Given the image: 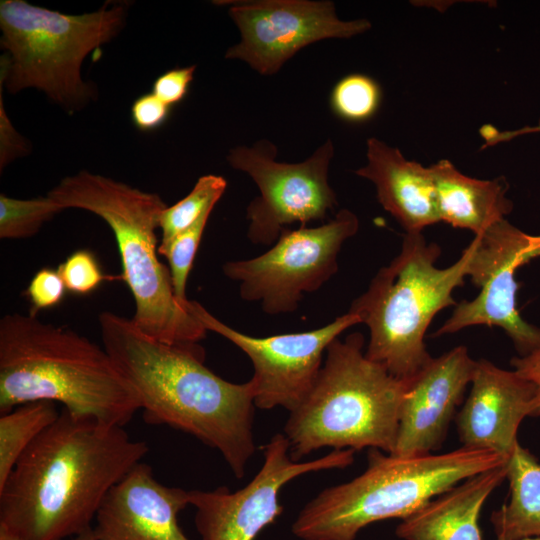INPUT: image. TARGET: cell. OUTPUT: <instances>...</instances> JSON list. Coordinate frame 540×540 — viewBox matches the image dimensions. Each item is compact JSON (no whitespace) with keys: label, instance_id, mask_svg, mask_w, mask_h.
<instances>
[{"label":"cell","instance_id":"35","mask_svg":"<svg viewBox=\"0 0 540 540\" xmlns=\"http://www.w3.org/2000/svg\"><path fill=\"white\" fill-rule=\"evenodd\" d=\"M73 540H98L94 534H93V531L92 529L84 534H81L79 536H76L75 539Z\"/></svg>","mask_w":540,"mask_h":540},{"label":"cell","instance_id":"14","mask_svg":"<svg viewBox=\"0 0 540 540\" xmlns=\"http://www.w3.org/2000/svg\"><path fill=\"white\" fill-rule=\"evenodd\" d=\"M240 41L225 58L247 63L263 76L276 74L304 47L332 38H351L371 28L367 19L341 20L331 1H226Z\"/></svg>","mask_w":540,"mask_h":540},{"label":"cell","instance_id":"8","mask_svg":"<svg viewBox=\"0 0 540 540\" xmlns=\"http://www.w3.org/2000/svg\"><path fill=\"white\" fill-rule=\"evenodd\" d=\"M129 4L105 3L95 12L70 15L23 0L0 2V83L17 93L35 88L67 112L94 99L82 79L84 59L124 26Z\"/></svg>","mask_w":540,"mask_h":540},{"label":"cell","instance_id":"33","mask_svg":"<svg viewBox=\"0 0 540 540\" xmlns=\"http://www.w3.org/2000/svg\"><path fill=\"white\" fill-rule=\"evenodd\" d=\"M535 132H540V122L535 127L527 126L518 130H514V131H499L493 126L488 125V124L484 125L480 129V135L485 140V144L482 146L483 148H485L486 146L495 145L500 142L509 141L523 134L535 133Z\"/></svg>","mask_w":540,"mask_h":540},{"label":"cell","instance_id":"28","mask_svg":"<svg viewBox=\"0 0 540 540\" xmlns=\"http://www.w3.org/2000/svg\"><path fill=\"white\" fill-rule=\"evenodd\" d=\"M66 286L57 270L42 268L29 282L26 296L31 304L30 314L37 315L40 310L55 307L62 302Z\"/></svg>","mask_w":540,"mask_h":540},{"label":"cell","instance_id":"32","mask_svg":"<svg viewBox=\"0 0 540 540\" xmlns=\"http://www.w3.org/2000/svg\"><path fill=\"white\" fill-rule=\"evenodd\" d=\"M515 371L532 382L536 388L535 415H540V350L511 360Z\"/></svg>","mask_w":540,"mask_h":540},{"label":"cell","instance_id":"18","mask_svg":"<svg viewBox=\"0 0 540 540\" xmlns=\"http://www.w3.org/2000/svg\"><path fill=\"white\" fill-rule=\"evenodd\" d=\"M366 158L356 175L374 184L379 203L406 233H422L440 222L429 167L375 137L367 140Z\"/></svg>","mask_w":540,"mask_h":540},{"label":"cell","instance_id":"30","mask_svg":"<svg viewBox=\"0 0 540 540\" xmlns=\"http://www.w3.org/2000/svg\"><path fill=\"white\" fill-rule=\"evenodd\" d=\"M196 66L171 69L157 77L152 93L169 106L181 102L188 93Z\"/></svg>","mask_w":540,"mask_h":540},{"label":"cell","instance_id":"26","mask_svg":"<svg viewBox=\"0 0 540 540\" xmlns=\"http://www.w3.org/2000/svg\"><path fill=\"white\" fill-rule=\"evenodd\" d=\"M211 212L205 213L195 224L175 236L164 245H159L158 253L167 259L174 294L186 307L187 280Z\"/></svg>","mask_w":540,"mask_h":540},{"label":"cell","instance_id":"13","mask_svg":"<svg viewBox=\"0 0 540 540\" xmlns=\"http://www.w3.org/2000/svg\"><path fill=\"white\" fill-rule=\"evenodd\" d=\"M264 462L243 488L189 491L195 508V525L202 540H255L282 513L279 494L288 482L310 472L342 469L354 461V450H333L307 462H295L282 433L275 434L263 448Z\"/></svg>","mask_w":540,"mask_h":540},{"label":"cell","instance_id":"15","mask_svg":"<svg viewBox=\"0 0 540 540\" xmlns=\"http://www.w3.org/2000/svg\"><path fill=\"white\" fill-rule=\"evenodd\" d=\"M475 368L476 361L469 356L467 348L457 346L439 357H432L406 381L391 455L417 457L440 448Z\"/></svg>","mask_w":540,"mask_h":540},{"label":"cell","instance_id":"22","mask_svg":"<svg viewBox=\"0 0 540 540\" xmlns=\"http://www.w3.org/2000/svg\"><path fill=\"white\" fill-rule=\"evenodd\" d=\"M52 401L21 404L0 416V488L32 442L59 417Z\"/></svg>","mask_w":540,"mask_h":540},{"label":"cell","instance_id":"27","mask_svg":"<svg viewBox=\"0 0 540 540\" xmlns=\"http://www.w3.org/2000/svg\"><path fill=\"white\" fill-rule=\"evenodd\" d=\"M66 289L73 294L87 295L105 279L95 255L88 250L71 253L57 268Z\"/></svg>","mask_w":540,"mask_h":540},{"label":"cell","instance_id":"5","mask_svg":"<svg viewBox=\"0 0 540 540\" xmlns=\"http://www.w3.org/2000/svg\"><path fill=\"white\" fill-rule=\"evenodd\" d=\"M363 348L360 332L328 346L312 389L284 427L293 461L324 447L393 453L406 382L367 358Z\"/></svg>","mask_w":540,"mask_h":540},{"label":"cell","instance_id":"1","mask_svg":"<svg viewBox=\"0 0 540 540\" xmlns=\"http://www.w3.org/2000/svg\"><path fill=\"white\" fill-rule=\"evenodd\" d=\"M148 451L122 426L62 408L0 488V524L22 540L84 534L111 488Z\"/></svg>","mask_w":540,"mask_h":540},{"label":"cell","instance_id":"2","mask_svg":"<svg viewBox=\"0 0 540 540\" xmlns=\"http://www.w3.org/2000/svg\"><path fill=\"white\" fill-rule=\"evenodd\" d=\"M98 321L103 347L137 393L146 422L195 436L242 478L256 450L251 382L233 383L212 372L199 343L158 341L113 312H102Z\"/></svg>","mask_w":540,"mask_h":540},{"label":"cell","instance_id":"31","mask_svg":"<svg viewBox=\"0 0 540 540\" xmlns=\"http://www.w3.org/2000/svg\"><path fill=\"white\" fill-rule=\"evenodd\" d=\"M29 142L20 135L7 116L0 87V169L30 153Z\"/></svg>","mask_w":540,"mask_h":540},{"label":"cell","instance_id":"19","mask_svg":"<svg viewBox=\"0 0 540 540\" xmlns=\"http://www.w3.org/2000/svg\"><path fill=\"white\" fill-rule=\"evenodd\" d=\"M506 464L469 477L435 497L402 520L397 536L404 540H482L480 512L492 491L506 479Z\"/></svg>","mask_w":540,"mask_h":540},{"label":"cell","instance_id":"21","mask_svg":"<svg viewBox=\"0 0 540 540\" xmlns=\"http://www.w3.org/2000/svg\"><path fill=\"white\" fill-rule=\"evenodd\" d=\"M506 469L510 499L490 519L497 539L540 537V462L518 442Z\"/></svg>","mask_w":540,"mask_h":540},{"label":"cell","instance_id":"7","mask_svg":"<svg viewBox=\"0 0 540 540\" xmlns=\"http://www.w3.org/2000/svg\"><path fill=\"white\" fill-rule=\"evenodd\" d=\"M440 254L422 233H406L399 254L379 269L348 310L369 329L366 357L404 382L432 359L424 342L427 328L438 312L457 305L453 291L465 284L468 246L446 268L435 265Z\"/></svg>","mask_w":540,"mask_h":540},{"label":"cell","instance_id":"34","mask_svg":"<svg viewBox=\"0 0 540 540\" xmlns=\"http://www.w3.org/2000/svg\"><path fill=\"white\" fill-rule=\"evenodd\" d=\"M0 540H22L4 525L0 524Z\"/></svg>","mask_w":540,"mask_h":540},{"label":"cell","instance_id":"20","mask_svg":"<svg viewBox=\"0 0 540 540\" xmlns=\"http://www.w3.org/2000/svg\"><path fill=\"white\" fill-rule=\"evenodd\" d=\"M440 221L467 229L475 236L505 219L513 208L506 197L504 177L475 179L461 173L449 160L429 166Z\"/></svg>","mask_w":540,"mask_h":540},{"label":"cell","instance_id":"17","mask_svg":"<svg viewBox=\"0 0 540 540\" xmlns=\"http://www.w3.org/2000/svg\"><path fill=\"white\" fill-rule=\"evenodd\" d=\"M472 387L457 416L463 446L488 449L509 459L524 417L535 415L536 388L519 373L476 361Z\"/></svg>","mask_w":540,"mask_h":540},{"label":"cell","instance_id":"12","mask_svg":"<svg viewBox=\"0 0 540 540\" xmlns=\"http://www.w3.org/2000/svg\"><path fill=\"white\" fill-rule=\"evenodd\" d=\"M186 309L211 332L224 337L250 359L255 407H283L289 412L305 399L323 364L328 346L348 328L360 324L347 312L318 329L254 337L244 334L212 315L202 304L188 300Z\"/></svg>","mask_w":540,"mask_h":540},{"label":"cell","instance_id":"16","mask_svg":"<svg viewBox=\"0 0 540 540\" xmlns=\"http://www.w3.org/2000/svg\"><path fill=\"white\" fill-rule=\"evenodd\" d=\"M187 505L189 491L159 483L139 462L108 492L92 531L98 540H189L177 519Z\"/></svg>","mask_w":540,"mask_h":540},{"label":"cell","instance_id":"23","mask_svg":"<svg viewBox=\"0 0 540 540\" xmlns=\"http://www.w3.org/2000/svg\"><path fill=\"white\" fill-rule=\"evenodd\" d=\"M226 187L227 182L222 176H201L189 194L172 206H167L162 212L159 245L168 243L195 224L205 213L212 212Z\"/></svg>","mask_w":540,"mask_h":540},{"label":"cell","instance_id":"11","mask_svg":"<svg viewBox=\"0 0 540 540\" xmlns=\"http://www.w3.org/2000/svg\"><path fill=\"white\" fill-rule=\"evenodd\" d=\"M467 276L480 292L456 305L435 336L475 325L498 326L513 341L521 356L540 350V328L527 323L516 308L515 272L540 256V236L526 234L503 219L468 245Z\"/></svg>","mask_w":540,"mask_h":540},{"label":"cell","instance_id":"36","mask_svg":"<svg viewBox=\"0 0 540 540\" xmlns=\"http://www.w3.org/2000/svg\"><path fill=\"white\" fill-rule=\"evenodd\" d=\"M497 540H502V539H497ZM521 540H540V538H524Z\"/></svg>","mask_w":540,"mask_h":540},{"label":"cell","instance_id":"10","mask_svg":"<svg viewBox=\"0 0 540 540\" xmlns=\"http://www.w3.org/2000/svg\"><path fill=\"white\" fill-rule=\"evenodd\" d=\"M277 152L273 142L261 139L252 146L232 148L226 157L229 165L249 175L259 190L246 208L247 237L255 245L272 246L284 228L324 220L338 205L328 180L334 156L330 139L298 163L277 161Z\"/></svg>","mask_w":540,"mask_h":540},{"label":"cell","instance_id":"4","mask_svg":"<svg viewBox=\"0 0 540 540\" xmlns=\"http://www.w3.org/2000/svg\"><path fill=\"white\" fill-rule=\"evenodd\" d=\"M62 210L89 211L110 227L117 244L122 278L134 302V325L168 344L199 343L208 332L176 298L169 268L158 258L156 230L167 204L156 193L80 171L47 194Z\"/></svg>","mask_w":540,"mask_h":540},{"label":"cell","instance_id":"25","mask_svg":"<svg viewBox=\"0 0 540 540\" xmlns=\"http://www.w3.org/2000/svg\"><path fill=\"white\" fill-rule=\"evenodd\" d=\"M381 100V90L376 81L363 74L343 77L333 88L331 106L341 118L360 122L372 117Z\"/></svg>","mask_w":540,"mask_h":540},{"label":"cell","instance_id":"9","mask_svg":"<svg viewBox=\"0 0 540 540\" xmlns=\"http://www.w3.org/2000/svg\"><path fill=\"white\" fill-rule=\"evenodd\" d=\"M359 230V219L341 209L319 226L284 228L263 254L226 262L224 275L239 282L243 300L257 302L270 315L291 313L307 293L321 288L338 270V254Z\"/></svg>","mask_w":540,"mask_h":540},{"label":"cell","instance_id":"3","mask_svg":"<svg viewBox=\"0 0 540 540\" xmlns=\"http://www.w3.org/2000/svg\"><path fill=\"white\" fill-rule=\"evenodd\" d=\"M42 400L122 427L141 409L104 347L37 315L6 314L0 319V413Z\"/></svg>","mask_w":540,"mask_h":540},{"label":"cell","instance_id":"24","mask_svg":"<svg viewBox=\"0 0 540 540\" xmlns=\"http://www.w3.org/2000/svg\"><path fill=\"white\" fill-rule=\"evenodd\" d=\"M63 211L48 195L17 199L0 195V238L23 239L35 235L45 222Z\"/></svg>","mask_w":540,"mask_h":540},{"label":"cell","instance_id":"6","mask_svg":"<svg viewBox=\"0 0 540 540\" xmlns=\"http://www.w3.org/2000/svg\"><path fill=\"white\" fill-rule=\"evenodd\" d=\"M507 461L495 451L468 446L406 458L371 448L366 470L309 501L292 532L302 540H355L370 523L403 520L467 478Z\"/></svg>","mask_w":540,"mask_h":540},{"label":"cell","instance_id":"29","mask_svg":"<svg viewBox=\"0 0 540 540\" xmlns=\"http://www.w3.org/2000/svg\"><path fill=\"white\" fill-rule=\"evenodd\" d=\"M171 106L167 105L154 93L138 97L131 106V120L134 126L149 132L161 127L170 115Z\"/></svg>","mask_w":540,"mask_h":540}]
</instances>
